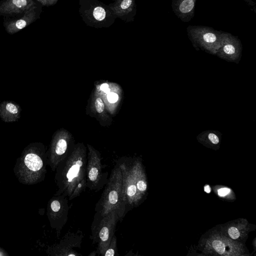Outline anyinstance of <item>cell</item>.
Here are the masks:
<instances>
[{
	"label": "cell",
	"mask_w": 256,
	"mask_h": 256,
	"mask_svg": "<svg viewBox=\"0 0 256 256\" xmlns=\"http://www.w3.org/2000/svg\"><path fill=\"white\" fill-rule=\"evenodd\" d=\"M95 107L96 111L100 114L105 111V104L101 98L98 97L95 100Z\"/></svg>",
	"instance_id": "15"
},
{
	"label": "cell",
	"mask_w": 256,
	"mask_h": 256,
	"mask_svg": "<svg viewBox=\"0 0 256 256\" xmlns=\"http://www.w3.org/2000/svg\"><path fill=\"white\" fill-rule=\"evenodd\" d=\"M108 88H109V86L107 84H104L102 85V86L101 87V89L102 91H105V92L108 89Z\"/></svg>",
	"instance_id": "25"
},
{
	"label": "cell",
	"mask_w": 256,
	"mask_h": 256,
	"mask_svg": "<svg viewBox=\"0 0 256 256\" xmlns=\"http://www.w3.org/2000/svg\"><path fill=\"white\" fill-rule=\"evenodd\" d=\"M203 38L205 42L207 43H213L216 40V36L215 34L211 33H206L203 36Z\"/></svg>",
	"instance_id": "19"
},
{
	"label": "cell",
	"mask_w": 256,
	"mask_h": 256,
	"mask_svg": "<svg viewBox=\"0 0 256 256\" xmlns=\"http://www.w3.org/2000/svg\"><path fill=\"white\" fill-rule=\"evenodd\" d=\"M208 137L210 141L214 144H217L219 143V138L218 137V136L214 134L211 133L209 135Z\"/></svg>",
	"instance_id": "22"
},
{
	"label": "cell",
	"mask_w": 256,
	"mask_h": 256,
	"mask_svg": "<svg viewBox=\"0 0 256 256\" xmlns=\"http://www.w3.org/2000/svg\"><path fill=\"white\" fill-rule=\"evenodd\" d=\"M224 51L226 54L232 55V54L234 53L235 52V49L233 45L228 44V45H226L224 47Z\"/></svg>",
	"instance_id": "21"
},
{
	"label": "cell",
	"mask_w": 256,
	"mask_h": 256,
	"mask_svg": "<svg viewBox=\"0 0 256 256\" xmlns=\"http://www.w3.org/2000/svg\"><path fill=\"white\" fill-rule=\"evenodd\" d=\"M120 221L116 211H112L102 216L98 213L95 215L92 226L94 244L97 243L98 251L104 256L115 235L117 223Z\"/></svg>",
	"instance_id": "4"
},
{
	"label": "cell",
	"mask_w": 256,
	"mask_h": 256,
	"mask_svg": "<svg viewBox=\"0 0 256 256\" xmlns=\"http://www.w3.org/2000/svg\"><path fill=\"white\" fill-rule=\"evenodd\" d=\"M94 16L97 20L102 21L105 19L106 12L102 7H97L94 11Z\"/></svg>",
	"instance_id": "17"
},
{
	"label": "cell",
	"mask_w": 256,
	"mask_h": 256,
	"mask_svg": "<svg viewBox=\"0 0 256 256\" xmlns=\"http://www.w3.org/2000/svg\"><path fill=\"white\" fill-rule=\"evenodd\" d=\"M230 192V189L229 188H222L218 190V195L221 197H224L228 194Z\"/></svg>",
	"instance_id": "23"
},
{
	"label": "cell",
	"mask_w": 256,
	"mask_h": 256,
	"mask_svg": "<svg viewBox=\"0 0 256 256\" xmlns=\"http://www.w3.org/2000/svg\"><path fill=\"white\" fill-rule=\"evenodd\" d=\"M87 157L86 148L82 144H78L59 164L55 171L58 189L55 195H63L72 201L85 191Z\"/></svg>",
	"instance_id": "1"
},
{
	"label": "cell",
	"mask_w": 256,
	"mask_h": 256,
	"mask_svg": "<svg viewBox=\"0 0 256 256\" xmlns=\"http://www.w3.org/2000/svg\"><path fill=\"white\" fill-rule=\"evenodd\" d=\"M228 233L231 238L233 239H237L239 237L240 232L237 228L235 227H231L229 229Z\"/></svg>",
	"instance_id": "18"
},
{
	"label": "cell",
	"mask_w": 256,
	"mask_h": 256,
	"mask_svg": "<svg viewBox=\"0 0 256 256\" xmlns=\"http://www.w3.org/2000/svg\"><path fill=\"white\" fill-rule=\"evenodd\" d=\"M119 256L117 248V239L115 235L113 236L109 247L105 251L104 256Z\"/></svg>",
	"instance_id": "13"
},
{
	"label": "cell",
	"mask_w": 256,
	"mask_h": 256,
	"mask_svg": "<svg viewBox=\"0 0 256 256\" xmlns=\"http://www.w3.org/2000/svg\"><path fill=\"white\" fill-rule=\"evenodd\" d=\"M107 99H108L109 102L113 103L117 102L118 99H119V96L116 93L112 92V93H109L108 95Z\"/></svg>",
	"instance_id": "20"
},
{
	"label": "cell",
	"mask_w": 256,
	"mask_h": 256,
	"mask_svg": "<svg viewBox=\"0 0 256 256\" xmlns=\"http://www.w3.org/2000/svg\"><path fill=\"white\" fill-rule=\"evenodd\" d=\"M83 236L81 232L68 233L65 235L60 243L55 248L57 256H78L80 255L74 248H81Z\"/></svg>",
	"instance_id": "8"
},
{
	"label": "cell",
	"mask_w": 256,
	"mask_h": 256,
	"mask_svg": "<svg viewBox=\"0 0 256 256\" xmlns=\"http://www.w3.org/2000/svg\"><path fill=\"white\" fill-rule=\"evenodd\" d=\"M67 198L63 195H55L50 201L48 216L51 227L57 231L58 236L68 221L69 206Z\"/></svg>",
	"instance_id": "6"
},
{
	"label": "cell",
	"mask_w": 256,
	"mask_h": 256,
	"mask_svg": "<svg viewBox=\"0 0 256 256\" xmlns=\"http://www.w3.org/2000/svg\"><path fill=\"white\" fill-rule=\"evenodd\" d=\"M213 248L218 253L223 254L225 250V246L224 243L220 240H215L212 243Z\"/></svg>",
	"instance_id": "16"
},
{
	"label": "cell",
	"mask_w": 256,
	"mask_h": 256,
	"mask_svg": "<svg viewBox=\"0 0 256 256\" xmlns=\"http://www.w3.org/2000/svg\"><path fill=\"white\" fill-rule=\"evenodd\" d=\"M86 165L87 188L92 191H100L108 181V173L104 172L100 154L92 146L88 145Z\"/></svg>",
	"instance_id": "5"
},
{
	"label": "cell",
	"mask_w": 256,
	"mask_h": 256,
	"mask_svg": "<svg viewBox=\"0 0 256 256\" xmlns=\"http://www.w3.org/2000/svg\"><path fill=\"white\" fill-rule=\"evenodd\" d=\"M132 0H124L122 2L121 7L123 9H126L131 5Z\"/></svg>",
	"instance_id": "24"
},
{
	"label": "cell",
	"mask_w": 256,
	"mask_h": 256,
	"mask_svg": "<svg viewBox=\"0 0 256 256\" xmlns=\"http://www.w3.org/2000/svg\"><path fill=\"white\" fill-rule=\"evenodd\" d=\"M128 209L123 188L122 174L117 163L112 170L100 199L96 204L95 211L101 216L116 211L122 221Z\"/></svg>",
	"instance_id": "2"
},
{
	"label": "cell",
	"mask_w": 256,
	"mask_h": 256,
	"mask_svg": "<svg viewBox=\"0 0 256 256\" xmlns=\"http://www.w3.org/2000/svg\"><path fill=\"white\" fill-rule=\"evenodd\" d=\"M20 113V107L15 102L6 101L0 105V116L5 122L16 121Z\"/></svg>",
	"instance_id": "11"
},
{
	"label": "cell",
	"mask_w": 256,
	"mask_h": 256,
	"mask_svg": "<svg viewBox=\"0 0 256 256\" xmlns=\"http://www.w3.org/2000/svg\"><path fill=\"white\" fill-rule=\"evenodd\" d=\"M74 147L71 146L70 138L67 133H60L54 138L47 158V164L53 171H56L59 164L68 156Z\"/></svg>",
	"instance_id": "7"
},
{
	"label": "cell",
	"mask_w": 256,
	"mask_h": 256,
	"mask_svg": "<svg viewBox=\"0 0 256 256\" xmlns=\"http://www.w3.org/2000/svg\"><path fill=\"white\" fill-rule=\"evenodd\" d=\"M35 19V13L33 7L26 12L25 15L21 19L9 24L6 27L7 32L10 34H14L18 32L34 22Z\"/></svg>",
	"instance_id": "12"
},
{
	"label": "cell",
	"mask_w": 256,
	"mask_h": 256,
	"mask_svg": "<svg viewBox=\"0 0 256 256\" xmlns=\"http://www.w3.org/2000/svg\"><path fill=\"white\" fill-rule=\"evenodd\" d=\"M194 6L193 0H184L181 3L179 9L182 13H187L192 10Z\"/></svg>",
	"instance_id": "14"
},
{
	"label": "cell",
	"mask_w": 256,
	"mask_h": 256,
	"mask_svg": "<svg viewBox=\"0 0 256 256\" xmlns=\"http://www.w3.org/2000/svg\"><path fill=\"white\" fill-rule=\"evenodd\" d=\"M32 0H7L0 6V13L4 14L19 13L33 8Z\"/></svg>",
	"instance_id": "10"
},
{
	"label": "cell",
	"mask_w": 256,
	"mask_h": 256,
	"mask_svg": "<svg viewBox=\"0 0 256 256\" xmlns=\"http://www.w3.org/2000/svg\"><path fill=\"white\" fill-rule=\"evenodd\" d=\"M122 174L123 188L129 210L137 205L147 188L142 164L132 158L119 160L117 162Z\"/></svg>",
	"instance_id": "3"
},
{
	"label": "cell",
	"mask_w": 256,
	"mask_h": 256,
	"mask_svg": "<svg viewBox=\"0 0 256 256\" xmlns=\"http://www.w3.org/2000/svg\"><path fill=\"white\" fill-rule=\"evenodd\" d=\"M45 156L44 153L35 151L27 153L24 159V166L26 171L30 173H34V175L39 176V178L44 176L46 173V165L47 164V159Z\"/></svg>",
	"instance_id": "9"
},
{
	"label": "cell",
	"mask_w": 256,
	"mask_h": 256,
	"mask_svg": "<svg viewBox=\"0 0 256 256\" xmlns=\"http://www.w3.org/2000/svg\"><path fill=\"white\" fill-rule=\"evenodd\" d=\"M205 191L207 193H210L211 192V188L209 185H206L204 187Z\"/></svg>",
	"instance_id": "26"
}]
</instances>
